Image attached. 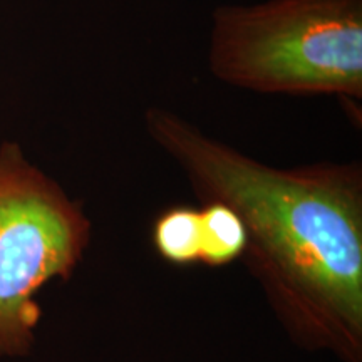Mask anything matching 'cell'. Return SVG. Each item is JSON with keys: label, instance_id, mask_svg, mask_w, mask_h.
I'll use <instances>...</instances> for the list:
<instances>
[{"label": "cell", "instance_id": "cell-1", "mask_svg": "<svg viewBox=\"0 0 362 362\" xmlns=\"http://www.w3.org/2000/svg\"><path fill=\"white\" fill-rule=\"evenodd\" d=\"M144 126L202 203H223L242 220L240 259L287 337L300 351L362 362L361 163L272 168L160 106Z\"/></svg>", "mask_w": 362, "mask_h": 362}, {"label": "cell", "instance_id": "cell-2", "mask_svg": "<svg viewBox=\"0 0 362 362\" xmlns=\"http://www.w3.org/2000/svg\"><path fill=\"white\" fill-rule=\"evenodd\" d=\"M208 66L262 94L362 98V0H267L211 17Z\"/></svg>", "mask_w": 362, "mask_h": 362}, {"label": "cell", "instance_id": "cell-3", "mask_svg": "<svg viewBox=\"0 0 362 362\" xmlns=\"http://www.w3.org/2000/svg\"><path fill=\"white\" fill-rule=\"evenodd\" d=\"M89 216L19 144L0 146V356L33 351L37 293L69 280L90 242Z\"/></svg>", "mask_w": 362, "mask_h": 362}, {"label": "cell", "instance_id": "cell-4", "mask_svg": "<svg viewBox=\"0 0 362 362\" xmlns=\"http://www.w3.org/2000/svg\"><path fill=\"white\" fill-rule=\"evenodd\" d=\"M200 211V260L211 267L240 259L247 245L242 220L223 203H203Z\"/></svg>", "mask_w": 362, "mask_h": 362}, {"label": "cell", "instance_id": "cell-5", "mask_svg": "<svg viewBox=\"0 0 362 362\" xmlns=\"http://www.w3.org/2000/svg\"><path fill=\"white\" fill-rule=\"evenodd\" d=\"M153 245L171 264L200 260V211L180 206L161 214L153 225Z\"/></svg>", "mask_w": 362, "mask_h": 362}]
</instances>
